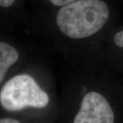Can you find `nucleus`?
<instances>
[{
	"label": "nucleus",
	"mask_w": 123,
	"mask_h": 123,
	"mask_svg": "<svg viewBox=\"0 0 123 123\" xmlns=\"http://www.w3.org/2000/svg\"><path fill=\"white\" fill-rule=\"evenodd\" d=\"M110 16L102 0H76L62 6L56 17L59 29L74 39L94 34L105 25Z\"/></svg>",
	"instance_id": "obj_1"
},
{
	"label": "nucleus",
	"mask_w": 123,
	"mask_h": 123,
	"mask_svg": "<svg viewBox=\"0 0 123 123\" xmlns=\"http://www.w3.org/2000/svg\"><path fill=\"white\" fill-rule=\"evenodd\" d=\"M49 98L32 77L16 75L8 80L0 90V105L6 111H17L27 107L43 108Z\"/></svg>",
	"instance_id": "obj_2"
},
{
	"label": "nucleus",
	"mask_w": 123,
	"mask_h": 123,
	"mask_svg": "<svg viewBox=\"0 0 123 123\" xmlns=\"http://www.w3.org/2000/svg\"><path fill=\"white\" fill-rule=\"evenodd\" d=\"M114 114L109 103L101 94L90 92L84 97L75 123H112Z\"/></svg>",
	"instance_id": "obj_3"
},
{
	"label": "nucleus",
	"mask_w": 123,
	"mask_h": 123,
	"mask_svg": "<svg viewBox=\"0 0 123 123\" xmlns=\"http://www.w3.org/2000/svg\"><path fill=\"white\" fill-rule=\"evenodd\" d=\"M19 54L11 44L0 42V85L9 68L18 61Z\"/></svg>",
	"instance_id": "obj_4"
},
{
	"label": "nucleus",
	"mask_w": 123,
	"mask_h": 123,
	"mask_svg": "<svg viewBox=\"0 0 123 123\" xmlns=\"http://www.w3.org/2000/svg\"><path fill=\"white\" fill-rule=\"evenodd\" d=\"M114 40L115 44L116 46L123 48V30L116 33V34L114 36Z\"/></svg>",
	"instance_id": "obj_5"
},
{
	"label": "nucleus",
	"mask_w": 123,
	"mask_h": 123,
	"mask_svg": "<svg viewBox=\"0 0 123 123\" xmlns=\"http://www.w3.org/2000/svg\"><path fill=\"white\" fill-rule=\"evenodd\" d=\"M49 1L52 4L56 6H63L66 4H68L73 1H75L76 0H49Z\"/></svg>",
	"instance_id": "obj_6"
},
{
	"label": "nucleus",
	"mask_w": 123,
	"mask_h": 123,
	"mask_svg": "<svg viewBox=\"0 0 123 123\" xmlns=\"http://www.w3.org/2000/svg\"><path fill=\"white\" fill-rule=\"evenodd\" d=\"M17 0H0V7L7 8L12 5L17 1Z\"/></svg>",
	"instance_id": "obj_7"
},
{
	"label": "nucleus",
	"mask_w": 123,
	"mask_h": 123,
	"mask_svg": "<svg viewBox=\"0 0 123 123\" xmlns=\"http://www.w3.org/2000/svg\"><path fill=\"white\" fill-rule=\"evenodd\" d=\"M20 123L18 120L9 118H0V123Z\"/></svg>",
	"instance_id": "obj_8"
}]
</instances>
